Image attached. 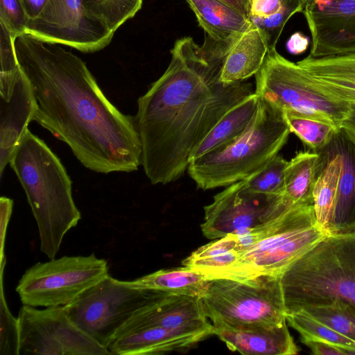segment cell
I'll use <instances>...</instances> for the list:
<instances>
[{"instance_id":"1","label":"cell","mask_w":355,"mask_h":355,"mask_svg":"<svg viewBox=\"0 0 355 355\" xmlns=\"http://www.w3.org/2000/svg\"><path fill=\"white\" fill-rule=\"evenodd\" d=\"M15 49L35 95L33 121L67 144L89 170L138 169L141 145L135 116L107 99L81 58L26 33L15 37Z\"/></svg>"},{"instance_id":"2","label":"cell","mask_w":355,"mask_h":355,"mask_svg":"<svg viewBox=\"0 0 355 355\" xmlns=\"http://www.w3.org/2000/svg\"><path fill=\"white\" fill-rule=\"evenodd\" d=\"M164 73L138 99L136 125L141 165L153 184L178 180L192 152L236 103L254 92L250 83L230 85L192 37L178 40Z\"/></svg>"},{"instance_id":"3","label":"cell","mask_w":355,"mask_h":355,"mask_svg":"<svg viewBox=\"0 0 355 355\" xmlns=\"http://www.w3.org/2000/svg\"><path fill=\"white\" fill-rule=\"evenodd\" d=\"M36 220L40 250L55 258L66 234L81 218L72 184L58 156L28 128L10 162Z\"/></svg>"},{"instance_id":"4","label":"cell","mask_w":355,"mask_h":355,"mask_svg":"<svg viewBox=\"0 0 355 355\" xmlns=\"http://www.w3.org/2000/svg\"><path fill=\"white\" fill-rule=\"evenodd\" d=\"M280 281L286 315L334 300L355 308V234L325 235Z\"/></svg>"},{"instance_id":"5","label":"cell","mask_w":355,"mask_h":355,"mask_svg":"<svg viewBox=\"0 0 355 355\" xmlns=\"http://www.w3.org/2000/svg\"><path fill=\"white\" fill-rule=\"evenodd\" d=\"M290 133L283 110L259 97L246 131L228 145L191 161L187 172L198 189L226 187L248 178L278 155Z\"/></svg>"},{"instance_id":"6","label":"cell","mask_w":355,"mask_h":355,"mask_svg":"<svg viewBox=\"0 0 355 355\" xmlns=\"http://www.w3.org/2000/svg\"><path fill=\"white\" fill-rule=\"evenodd\" d=\"M325 235L317 223L313 203L297 205L270 221L266 235L234 263L207 279L246 280L261 275H280Z\"/></svg>"},{"instance_id":"7","label":"cell","mask_w":355,"mask_h":355,"mask_svg":"<svg viewBox=\"0 0 355 355\" xmlns=\"http://www.w3.org/2000/svg\"><path fill=\"white\" fill-rule=\"evenodd\" d=\"M201 300L213 324L277 325L286 320L280 275L211 279Z\"/></svg>"},{"instance_id":"8","label":"cell","mask_w":355,"mask_h":355,"mask_svg":"<svg viewBox=\"0 0 355 355\" xmlns=\"http://www.w3.org/2000/svg\"><path fill=\"white\" fill-rule=\"evenodd\" d=\"M254 93L282 110L324 116L340 128L349 110V103L332 94L276 49L268 52L255 75Z\"/></svg>"},{"instance_id":"9","label":"cell","mask_w":355,"mask_h":355,"mask_svg":"<svg viewBox=\"0 0 355 355\" xmlns=\"http://www.w3.org/2000/svg\"><path fill=\"white\" fill-rule=\"evenodd\" d=\"M161 292L107 275L64 307L81 329L107 349L121 328Z\"/></svg>"},{"instance_id":"10","label":"cell","mask_w":355,"mask_h":355,"mask_svg":"<svg viewBox=\"0 0 355 355\" xmlns=\"http://www.w3.org/2000/svg\"><path fill=\"white\" fill-rule=\"evenodd\" d=\"M108 274L107 261L89 256H63L27 269L16 287L23 305L65 306Z\"/></svg>"},{"instance_id":"11","label":"cell","mask_w":355,"mask_h":355,"mask_svg":"<svg viewBox=\"0 0 355 355\" xmlns=\"http://www.w3.org/2000/svg\"><path fill=\"white\" fill-rule=\"evenodd\" d=\"M19 355H105L108 349L81 329L64 306L23 305L17 316Z\"/></svg>"},{"instance_id":"12","label":"cell","mask_w":355,"mask_h":355,"mask_svg":"<svg viewBox=\"0 0 355 355\" xmlns=\"http://www.w3.org/2000/svg\"><path fill=\"white\" fill-rule=\"evenodd\" d=\"M293 207L282 195H268L250 190L244 180L234 182L214 197L204 207L203 235L217 239L263 225L284 214Z\"/></svg>"},{"instance_id":"13","label":"cell","mask_w":355,"mask_h":355,"mask_svg":"<svg viewBox=\"0 0 355 355\" xmlns=\"http://www.w3.org/2000/svg\"><path fill=\"white\" fill-rule=\"evenodd\" d=\"M25 33L83 53L102 50L114 34L86 12L81 0H47L40 12L28 19Z\"/></svg>"},{"instance_id":"14","label":"cell","mask_w":355,"mask_h":355,"mask_svg":"<svg viewBox=\"0 0 355 355\" xmlns=\"http://www.w3.org/2000/svg\"><path fill=\"white\" fill-rule=\"evenodd\" d=\"M302 13L312 38L310 56L355 52V0H313Z\"/></svg>"},{"instance_id":"15","label":"cell","mask_w":355,"mask_h":355,"mask_svg":"<svg viewBox=\"0 0 355 355\" xmlns=\"http://www.w3.org/2000/svg\"><path fill=\"white\" fill-rule=\"evenodd\" d=\"M143 327L199 330L211 328L213 324L207 320L201 298L161 292L153 302L135 314L116 336Z\"/></svg>"},{"instance_id":"16","label":"cell","mask_w":355,"mask_h":355,"mask_svg":"<svg viewBox=\"0 0 355 355\" xmlns=\"http://www.w3.org/2000/svg\"><path fill=\"white\" fill-rule=\"evenodd\" d=\"M212 334L213 327L199 330L143 327L116 336L107 349L110 354H160L186 350Z\"/></svg>"},{"instance_id":"17","label":"cell","mask_w":355,"mask_h":355,"mask_svg":"<svg viewBox=\"0 0 355 355\" xmlns=\"http://www.w3.org/2000/svg\"><path fill=\"white\" fill-rule=\"evenodd\" d=\"M216 335L232 351L243 354L291 355L299 349L289 333L286 320L277 325L231 326L213 324Z\"/></svg>"},{"instance_id":"18","label":"cell","mask_w":355,"mask_h":355,"mask_svg":"<svg viewBox=\"0 0 355 355\" xmlns=\"http://www.w3.org/2000/svg\"><path fill=\"white\" fill-rule=\"evenodd\" d=\"M35 110V98L32 86L20 68L8 97L0 98L1 178L29 123L33 121Z\"/></svg>"},{"instance_id":"19","label":"cell","mask_w":355,"mask_h":355,"mask_svg":"<svg viewBox=\"0 0 355 355\" xmlns=\"http://www.w3.org/2000/svg\"><path fill=\"white\" fill-rule=\"evenodd\" d=\"M340 160L336 204L327 235L355 234V136L340 128L326 146Z\"/></svg>"},{"instance_id":"20","label":"cell","mask_w":355,"mask_h":355,"mask_svg":"<svg viewBox=\"0 0 355 355\" xmlns=\"http://www.w3.org/2000/svg\"><path fill=\"white\" fill-rule=\"evenodd\" d=\"M268 52V46L263 33L252 24L227 51L222 64L220 82L225 85L241 83L256 75Z\"/></svg>"},{"instance_id":"21","label":"cell","mask_w":355,"mask_h":355,"mask_svg":"<svg viewBox=\"0 0 355 355\" xmlns=\"http://www.w3.org/2000/svg\"><path fill=\"white\" fill-rule=\"evenodd\" d=\"M194 12L205 35L217 42L238 38L252 26L246 17L222 0H185Z\"/></svg>"},{"instance_id":"22","label":"cell","mask_w":355,"mask_h":355,"mask_svg":"<svg viewBox=\"0 0 355 355\" xmlns=\"http://www.w3.org/2000/svg\"><path fill=\"white\" fill-rule=\"evenodd\" d=\"M297 64L337 97L355 103V52L322 58L309 55Z\"/></svg>"},{"instance_id":"23","label":"cell","mask_w":355,"mask_h":355,"mask_svg":"<svg viewBox=\"0 0 355 355\" xmlns=\"http://www.w3.org/2000/svg\"><path fill=\"white\" fill-rule=\"evenodd\" d=\"M259 99L254 92L233 106L192 152L190 162L225 146L241 136L255 116Z\"/></svg>"},{"instance_id":"24","label":"cell","mask_w":355,"mask_h":355,"mask_svg":"<svg viewBox=\"0 0 355 355\" xmlns=\"http://www.w3.org/2000/svg\"><path fill=\"white\" fill-rule=\"evenodd\" d=\"M319 168L313 189V200L318 226L327 235L336 204L341 170L340 160L327 146L317 152Z\"/></svg>"},{"instance_id":"25","label":"cell","mask_w":355,"mask_h":355,"mask_svg":"<svg viewBox=\"0 0 355 355\" xmlns=\"http://www.w3.org/2000/svg\"><path fill=\"white\" fill-rule=\"evenodd\" d=\"M318 168L319 155L315 152H300L288 162L282 197L288 206L313 203V189Z\"/></svg>"},{"instance_id":"26","label":"cell","mask_w":355,"mask_h":355,"mask_svg":"<svg viewBox=\"0 0 355 355\" xmlns=\"http://www.w3.org/2000/svg\"><path fill=\"white\" fill-rule=\"evenodd\" d=\"M137 286L175 295L202 298L209 279L187 266L162 269L132 280Z\"/></svg>"},{"instance_id":"27","label":"cell","mask_w":355,"mask_h":355,"mask_svg":"<svg viewBox=\"0 0 355 355\" xmlns=\"http://www.w3.org/2000/svg\"><path fill=\"white\" fill-rule=\"evenodd\" d=\"M235 234L215 239L200 246L184 259L182 264L209 277L234 263L240 257Z\"/></svg>"},{"instance_id":"28","label":"cell","mask_w":355,"mask_h":355,"mask_svg":"<svg viewBox=\"0 0 355 355\" xmlns=\"http://www.w3.org/2000/svg\"><path fill=\"white\" fill-rule=\"evenodd\" d=\"M291 132L317 153L324 148L340 128L331 120L321 116L283 110Z\"/></svg>"},{"instance_id":"29","label":"cell","mask_w":355,"mask_h":355,"mask_svg":"<svg viewBox=\"0 0 355 355\" xmlns=\"http://www.w3.org/2000/svg\"><path fill=\"white\" fill-rule=\"evenodd\" d=\"M86 12L115 33L141 9L143 0H81Z\"/></svg>"},{"instance_id":"30","label":"cell","mask_w":355,"mask_h":355,"mask_svg":"<svg viewBox=\"0 0 355 355\" xmlns=\"http://www.w3.org/2000/svg\"><path fill=\"white\" fill-rule=\"evenodd\" d=\"M355 342V308L340 300L300 310Z\"/></svg>"},{"instance_id":"31","label":"cell","mask_w":355,"mask_h":355,"mask_svg":"<svg viewBox=\"0 0 355 355\" xmlns=\"http://www.w3.org/2000/svg\"><path fill=\"white\" fill-rule=\"evenodd\" d=\"M286 322L300 334V340H322L355 349L354 341L302 311L287 314Z\"/></svg>"},{"instance_id":"32","label":"cell","mask_w":355,"mask_h":355,"mask_svg":"<svg viewBox=\"0 0 355 355\" xmlns=\"http://www.w3.org/2000/svg\"><path fill=\"white\" fill-rule=\"evenodd\" d=\"M288 161L277 155L261 169L244 180L252 191L268 195H283Z\"/></svg>"},{"instance_id":"33","label":"cell","mask_w":355,"mask_h":355,"mask_svg":"<svg viewBox=\"0 0 355 355\" xmlns=\"http://www.w3.org/2000/svg\"><path fill=\"white\" fill-rule=\"evenodd\" d=\"M304 7L298 0H282L278 12L267 17H250L251 22L263 33L268 51L276 49L277 43L288 19L295 14L303 11Z\"/></svg>"},{"instance_id":"34","label":"cell","mask_w":355,"mask_h":355,"mask_svg":"<svg viewBox=\"0 0 355 355\" xmlns=\"http://www.w3.org/2000/svg\"><path fill=\"white\" fill-rule=\"evenodd\" d=\"M15 36L0 21V83H11L19 69L15 49Z\"/></svg>"},{"instance_id":"35","label":"cell","mask_w":355,"mask_h":355,"mask_svg":"<svg viewBox=\"0 0 355 355\" xmlns=\"http://www.w3.org/2000/svg\"><path fill=\"white\" fill-rule=\"evenodd\" d=\"M1 283V354L19 355L18 320L8 309L3 295V279Z\"/></svg>"},{"instance_id":"36","label":"cell","mask_w":355,"mask_h":355,"mask_svg":"<svg viewBox=\"0 0 355 355\" xmlns=\"http://www.w3.org/2000/svg\"><path fill=\"white\" fill-rule=\"evenodd\" d=\"M28 20L21 0H0V21L15 36L25 33Z\"/></svg>"},{"instance_id":"37","label":"cell","mask_w":355,"mask_h":355,"mask_svg":"<svg viewBox=\"0 0 355 355\" xmlns=\"http://www.w3.org/2000/svg\"><path fill=\"white\" fill-rule=\"evenodd\" d=\"M301 342L315 355H355V349L329 342L310 339L301 340Z\"/></svg>"},{"instance_id":"38","label":"cell","mask_w":355,"mask_h":355,"mask_svg":"<svg viewBox=\"0 0 355 355\" xmlns=\"http://www.w3.org/2000/svg\"><path fill=\"white\" fill-rule=\"evenodd\" d=\"M250 16L253 17H267L279 10L282 0H249Z\"/></svg>"},{"instance_id":"39","label":"cell","mask_w":355,"mask_h":355,"mask_svg":"<svg viewBox=\"0 0 355 355\" xmlns=\"http://www.w3.org/2000/svg\"><path fill=\"white\" fill-rule=\"evenodd\" d=\"M309 39L300 32L293 33L286 43L288 51L295 55L304 52L309 46Z\"/></svg>"},{"instance_id":"40","label":"cell","mask_w":355,"mask_h":355,"mask_svg":"<svg viewBox=\"0 0 355 355\" xmlns=\"http://www.w3.org/2000/svg\"><path fill=\"white\" fill-rule=\"evenodd\" d=\"M28 19L35 17L47 0H21Z\"/></svg>"},{"instance_id":"41","label":"cell","mask_w":355,"mask_h":355,"mask_svg":"<svg viewBox=\"0 0 355 355\" xmlns=\"http://www.w3.org/2000/svg\"><path fill=\"white\" fill-rule=\"evenodd\" d=\"M340 128L355 136V103H349V110L341 123Z\"/></svg>"},{"instance_id":"42","label":"cell","mask_w":355,"mask_h":355,"mask_svg":"<svg viewBox=\"0 0 355 355\" xmlns=\"http://www.w3.org/2000/svg\"><path fill=\"white\" fill-rule=\"evenodd\" d=\"M230 6H233L241 14L249 18L250 6L249 0H222Z\"/></svg>"},{"instance_id":"43","label":"cell","mask_w":355,"mask_h":355,"mask_svg":"<svg viewBox=\"0 0 355 355\" xmlns=\"http://www.w3.org/2000/svg\"><path fill=\"white\" fill-rule=\"evenodd\" d=\"M298 1L300 2L302 6L304 7V8L306 6L310 4L311 3H312L313 1V0H298Z\"/></svg>"}]
</instances>
